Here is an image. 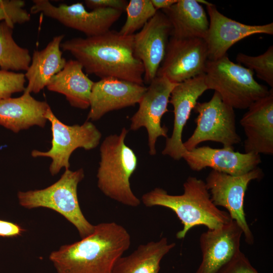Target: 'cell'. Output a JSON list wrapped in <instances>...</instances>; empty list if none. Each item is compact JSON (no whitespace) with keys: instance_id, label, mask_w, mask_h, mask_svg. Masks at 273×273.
I'll list each match as a JSON object with an SVG mask.
<instances>
[{"instance_id":"1","label":"cell","mask_w":273,"mask_h":273,"mask_svg":"<svg viewBox=\"0 0 273 273\" xmlns=\"http://www.w3.org/2000/svg\"><path fill=\"white\" fill-rule=\"evenodd\" d=\"M133 47V34L124 35L114 30L73 38L61 44V49L69 52L87 74L144 85V67L134 55Z\"/></svg>"},{"instance_id":"2","label":"cell","mask_w":273,"mask_h":273,"mask_svg":"<svg viewBox=\"0 0 273 273\" xmlns=\"http://www.w3.org/2000/svg\"><path fill=\"white\" fill-rule=\"evenodd\" d=\"M130 245V235L123 226L102 222L86 237L53 251L49 259L57 273H111Z\"/></svg>"},{"instance_id":"3","label":"cell","mask_w":273,"mask_h":273,"mask_svg":"<svg viewBox=\"0 0 273 273\" xmlns=\"http://www.w3.org/2000/svg\"><path fill=\"white\" fill-rule=\"evenodd\" d=\"M183 187L184 193L180 195H170L165 190L156 188L142 197L146 207H164L175 213L183 225L176 234L178 239H184L193 227L204 225L208 230H213L232 220L228 212L213 204L204 181L190 176Z\"/></svg>"},{"instance_id":"4","label":"cell","mask_w":273,"mask_h":273,"mask_svg":"<svg viewBox=\"0 0 273 273\" xmlns=\"http://www.w3.org/2000/svg\"><path fill=\"white\" fill-rule=\"evenodd\" d=\"M128 130L105 138L100 148V161L97 177L98 187L107 197L123 205L137 207L140 200L133 194L129 179L137 167L133 151L125 143Z\"/></svg>"},{"instance_id":"5","label":"cell","mask_w":273,"mask_h":273,"mask_svg":"<svg viewBox=\"0 0 273 273\" xmlns=\"http://www.w3.org/2000/svg\"><path fill=\"white\" fill-rule=\"evenodd\" d=\"M84 177L82 168L65 169L58 180L45 189L19 191V203L27 209L43 207L56 211L76 228L81 239L85 238L93 233L95 225L84 216L78 200L77 186Z\"/></svg>"},{"instance_id":"6","label":"cell","mask_w":273,"mask_h":273,"mask_svg":"<svg viewBox=\"0 0 273 273\" xmlns=\"http://www.w3.org/2000/svg\"><path fill=\"white\" fill-rule=\"evenodd\" d=\"M253 75V71L231 61L226 55L216 60H207L205 82L208 90L217 92L225 104L234 109H246L269 93Z\"/></svg>"},{"instance_id":"7","label":"cell","mask_w":273,"mask_h":273,"mask_svg":"<svg viewBox=\"0 0 273 273\" xmlns=\"http://www.w3.org/2000/svg\"><path fill=\"white\" fill-rule=\"evenodd\" d=\"M193 110L198 113L195 119L196 127L183 143L186 150L191 151L207 141L219 143L223 148L232 149L241 143L234 109L225 104L217 92H214L209 101L197 102Z\"/></svg>"},{"instance_id":"8","label":"cell","mask_w":273,"mask_h":273,"mask_svg":"<svg viewBox=\"0 0 273 273\" xmlns=\"http://www.w3.org/2000/svg\"><path fill=\"white\" fill-rule=\"evenodd\" d=\"M46 118L51 124V147L46 152L34 150L31 154L33 157L50 158L49 170L52 175L63 168L69 169V158L75 150L81 148L89 150L99 144L102 134L91 121L86 120L81 125H66L57 118L50 107Z\"/></svg>"},{"instance_id":"9","label":"cell","mask_w":273,"mask_h":273,"mask_svg":"<svg viewBox=\"0 0 273 273\" xmlns=\"http://www.w3.org/2000/svg\"><path fill=\"white\" fill-rule=\"evenodd\" d=\"M258 167L240 175H231L212 170L205 180V185L213 204L225 208L232 220L243 231L246 242L254 243V236L247 223L244 208V197L249 184L263 177Z\"/></svg>"},{"instance_id":"10","label":"cell","mask_w":273,"mask_h":273,"mask_svg":"<svg viewBox=\"0 0 273 273\" xmlns=\"http://www.w3.org/2000/svg\"><path fill=\"white\" fill-rule=\"evenodd\" d=\"M30 8L32 14L42 13L58 21L66 27L79 31L86 37L94 36L110 30L123 12L105 8L87 10L82 3L72 5H53L48 0H33Z\"/></svg>"},{"instance_id":"11","label":"cell","mask_w":273,"mask_h":273,"mask_svg":"<svg viewBox=\"0 0 273 273\" xmlns=\"http://www.w3.org/2000/svg\"><path fill=\"white\" fill-rule=\"evenodd\" d=\"M207 60L208 50L204 39L170 36L156 76H164L179 83L204 74Z\"/></svg>"},{"instance_id":"12","label":"cell","mask_w":273,"mask_h":273,"mask_svg":"<svg viewBox=\"0 0 273 273\" xmlns=\"http://www.w3.org/2000/svg\"><path fill=\"white\" fill-rule=\"evenodd\" d=\"M177 83L164 76H156L147 87L140 101L137 111L131 117L130 128L136 130L145 127L148 132V142L151 155L156 154L155 145L159 137L168 138V128L162 126L161 120L168 111L167 106L171 93Z\"/></svg>"},{"instance_id":"13","label":"cell","mask_w":273,"mask_h":273,"mask_svg":"<svg viewBox=\"0 0 273 273\" xmlns=\"http://www.w3.org/2000/svg\"><path fill=\"white\" fill-rule=\"evenodd\" d=\"M171 32L168 18L162 11L158 10L141 30L133 34V53L143 64L144 83L149 84L156 77Z\"/></svg>"},{"instance_id":"14","label":"cell","mask_w":273,"mask_h":273,"mask_svg":"<svg viewBox=\"0 0 273 273\" xmlns=\"http://www.w3.org/2000/svg\"><path fill=\"white\" fill-rule=\"evenodd\" d=\"M207 90L205 73L177 83L173 88L169 103L173 108V127L171 136L166 138L163 155L175 160L183 158L187 151L182 141L184 128L198 99Z\"/></svg>"},{"instance_id":"15","label":"cell","mask_w":273,"mask_h":273,"mask_svg":"<svg viewBox=\"0 0 273 273\" xmlns=\"http://www.w3.org/2000/svg\"><path fill=\"white\" fill-rule=\"evenodd\" d=\"M206 8L209 25L205 40L208 60H216L226 55L231 47L247 36L256 34H273V23L247 25L226 17L213 4Z\"/></svg>"},{"instance_id":"16","label":"cell","mask_w":273,"mask_h":273,"mask_svg":"<svg viewBox=\"0 0 273 273\" xmlns=\"http://www.w3.org/2000/svg\"><path fill=\"white\" fill-rule=\"evenodd\" d=\"M146 90L144 85L113 77L94 82L87 121H97L110 111L135 106Z\"/></svg>"},{"instance_id":"17","label":"cell","mask_w":273,"mask_h":273,"mask_svg":"<svg viewBox=\"0 0 273 273\" xmlns=\"http://www.w3.org/2000/svg\"><path fill=\"white\" fill-rule=\"evenodd\" d=\"M189 167L199 171L209 167L231 175H240L258 167L261 163L260 155L253 153H240L234 149L197 147L186 151L183 155Z\"/></svg>"},{"instance_id":"18","label":"cell","mask_w":273,"mask_h":273,"mask_svg":"<svg viewBox=\"0 0 273 273\" xmlns=\"http://www.w3.org/2000/svg\"><path fill=\"white\" fill-rule=\"evenodd\" d=\"M243 235L233 220L203 233L200 237L202 261L195 273H217L240 251Z\"/></svg>"},{"instance_id":"19","label":"cell","mask_w":273,"mask_h":273,"mask_svg":"<svg viewBox=\"0 0 273 273\" xmlns=\"http://www.w3.org/2000/svg\"><path fill=\"white\" fill-rule=\"evenodd\" d=\"M240 121L246 139L245 153L273 154V89L253 102Z\"/></svg>"},{"instance_id":"20","label":"cell","mask_w":273,"mask_h":273,"mask_svg":"<svg viewBox=\"0 0 273 273\" xmlns=\"http://www.w3.org/2000/svg\"><path fill=\"white\" fill-rule=\"evenodd\" d=\"M50 107L46 102L38 101L26 93L18 98L1 100L0 125L14 132L34 125L43 127Z\"/></svg>"},{"instance_id":"21","label":"cell","mask_w":273,"mask_h":273,"mask_svg":"<svg viewBox=\"0 0 273 273\" xmlns=\"http://www.w3.org/2000/svg\"><path fill=\"white\" fill-rule=\"evenodd\" d=\"M64 37V34L57 35L43 49L34 51L30 64L24 74L28 84L23 93L40 92L64 67L67 61L61 50Z\"/></svg>"},{"instance_id":"22","label":"cell","mask_w":273,"mask_h":273,"mask_svg":"<svg viewBox=\"0 0 273 273\" xmlns=\"http://www.w3.org/2000/svg\"><path fill=\"white\" fill-rule=\"evenodd\" d=\"M83 69L77 60L67 61L63 69L50 80L47 86L48 89L64 95L70 105L74 108H89L94 82L85 74Z\"/></svg>"},{"instance_id":"23","label":"cell","mask_w":273,"mask_h":273,"mask_svg":"<svg viewBox=\"0 0 273 273\" xmlns=\"http://www.w3.org/2000/svg\"><path fill=\"white\" fill-rule=\"evenodd\" d=\"M172 27L171 36L178 38H200L205 40L209 21L203 7L197 0H178L162 11Z\"/></svg>"},{"instance_id":"24","label":"cell","mask_w":273,"mask_h":273,"mask_svg":"<svg viewBox=\"0 0 273 273\" xmlns=\"http://www.w3.org/2000/svg\"><path fill=\"white\" fill-rule=\"evenodd\" d=\"M175 246L165 237L140 245L129 255L118 258L111 273H159L161 260Z\"/></svg>"},{"instance_id":"25","label":"cell","mask_w":273,"mask_h":273,"mask_svg":"<svg viewBox=\"0 0 273 273\" xmlns=\"http://www.w3.org/2000/svg\"><path fill=\"white\" fill-rule=\"evenodd\" d=\"M14 26L0 22V67L6 71H26L31 61L29 51L19 46L13 37Z\"/></svg>"},{"instance_id":"26","label":"cell","mask_w":273,"mask_h":273,"mask_svg":"<svg viewBox=\"0 0 273 273\" xmlns=\"http://www.w3.org/2000/svg\"><path fill=\"white\" fill-rule=\"evenodd\" d=\"M125 11L126 20L119 32L124 35H131L141 29L157 10L151 0H130Z\"/></svg>"},{"instance_id":"27","label":"cell","mask_w":273,"mask_h":273,"mask_svg":"<svg viewBox=\"0 0 273 273\" xmlns=\"http://www.w3.org/2000/svg\"><path fill=\"white\" fill-rule=\"evenodd\" d=\"M236 61L238 64L255 72L259 78L273 87L272 46H270L263 54L257 56L239 53Z\"/></svg>"},{"instance_id":"28","label":"cell","mask_w":273,"mask_h":273,"mask_svg":"<svg viewBox=\"0 0 273 273\" xmlns=\"http://www.w3.org/2000/svg\"><path fill=\"white\" fill-rule=\"evenodd\" d=\"M23 0H0V22L6 21L14 26L23 24L30 19V15L24 9Z\"/></svg>"},{"instance_id":"29","label":"cell","mask_w":273,"mask_h":273,"mask_svg":"<svg viewBox=\"0 0 273 273\" xmlns=\"http://www.w3.org/2000/svg\"><path fill=\"white\" fill-rule=\"evenodd\" d=\"M24 74L0 70V100L11 97L12 94L24 91Z\"/></svg>"},{"instance_id":"30","label":"cell","mask_w":273,"mask_h":273,"mask_svg":"<svg viewBox=\"0 0 273 273\" xmlns=\"http://www.w3.org/2000/svg\"><path fill=\"white\" fill-rule=\"evenodd\" d=\"M217 273H258L245 254L240 251Z\"/></svg>"},{"instance_id":"31","label":"cell","mask_w":273,"mask_h":273,"mask_svg":"<svg viewBox=\"0 0 273 273\" xmlns=\"http://www.w3.org/2000/svg\"><path fill=\"white\" fill-rule=\"evenodd\" d=\"M84 3L91 10L111 8L124 12L128 2L125 0H85Z\"/></svg>"},{"instance_id":"32","label":"cell","mask_w":273,"mask_h":273,"mask_svg":"<svg viewBox=\"0 0 273 273\" xmlns=\"http://www.w3.org/2000/svg\"><path fill=\"white\" fill-rule=\"evenodd\" d=\"M25 231L16 223L0 219V237H16L21 236Z\"/></svg>"},{"instance_id":"33","label":"cell","mask_w":273,"mask_h":273,"mask_svg":"<svg viewBox=\"0 0 273 273\" xmlns=\"http://www.w3.org/2000/svg\"><path fill=\"white\" fill-rule=\"evenodd\" d=\"M178 0H151L156 10H165L177 3Z\"/></svg>"}]
</instances>
